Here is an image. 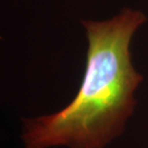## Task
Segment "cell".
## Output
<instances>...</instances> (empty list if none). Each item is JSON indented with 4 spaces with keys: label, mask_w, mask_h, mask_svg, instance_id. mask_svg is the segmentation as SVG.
<instances>
[{
    "label": "cell",
    "mask_w": 148,
    "mask_h": 148,
    "mask_svg": "<svg viewBox=\"0 0 148 148\" xmlns=\"http://www.w3.org/2000/svg\"><path fill=\"white\" fill-rule=\"evenodd\" d=\"M145 20L131 8L107 20H83L88 52L78 92L55 114L23 119L25 148H106L122 134L143 79L132 64L130 44Z\"/></svg>",
    "instance_id": "1"
}]
</instances>
